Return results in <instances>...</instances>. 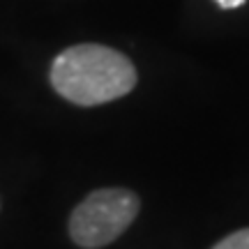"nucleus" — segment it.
I'll use <instances>...</instances> for the list:
<instances>
[{
    "label": "nucleus",
    "instance_id": "f257e3e1",
    "mask_svg": "<svg viewBox=\"0 0 249 249\" xmlns=\"http://www.w3.org/2000/svg\"><path fill=\"white\" fill-rule=\"evenodd\" d=\"M49 81L76 107H99L129 95L139 81L134 62L104 44H74L55 55Z\"/></svg>",
    "mask_w": 249,
    "mask_h": 249
},
{
    "label": "nucleus",
    "instance_id": "f03ea898",
    "mask_svg": "<svg viewBox=\"0 0 249 249\" xmlns=\"http://www.w3.org/2000/svg\"><path fill=\"white\" fill-rule=\"evenodd\" d=\"M141 210V201L132 189L107 187L95 189L70 214V238L83 249H99L116 242Z\"/></svg>",
    "mask_w": 249,
    "mask_h": 249
},
{
    "label": "nucleus",
    "instance_id": "7ed1b4c3",
    "mask_svg": "<svg viewBox=\"0 0 249 249\" xmlns=\"http://www.w3.org/2000/svg\"><path fill=\"white\" fill-rule=\"evenodd\" d=\"M213 249H249V229H240V231L229 233Z\"/></svg>",
    "mask_w": 249,
    "mask_h": 249
},
{
    "label": "nucleus",
    "instance_id": "20e7f679",
    "mask_svg": "<svg viewBox=\"0 0 249 249\" xmlns=\"http://www.w3.org/2000/svg\"><path fill=\"white\" fill-rule=\"evenodd\" d=\"M214 2L222 9H235V7H240V5H245L247 0H214Z\"/></svg>",
    "mask_w": 249,
    "mask_h": 249
}]
</instances>
